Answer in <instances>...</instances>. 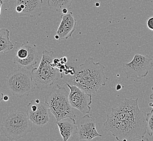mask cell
Returning a JSON list of instances; mask_svg holds the SVG:
<instances>
[{"label":"cell","mask_w":153,"mask_h":141,"mask_svg":"<svg viewBox=\"0 0 153 141\" xmlns=\"http://www.w3.org/2000/svg\"><path fill=\"white\" fill-rule=\"evenodd\" d=\"M138 98H124L116 108H112L103 124L118 141L142 140L146 134V119L138 106Z\"/></svg>","instance_id":"6da1fadb"},{"label":"cell","mask_w":153,"mask_h":141,"mask_svg":"<svg viewBox=\"0 0 153 141\" xmlns=\"http://www.w3.org/2000/svg\"><path fill=\"white\" fill-rule=\"evenodd\" d=\"M74 68V74L67 79V82L76 86L88 94H96L108 82V78L104 73L105 66L100 62H95L92 57Z\"/></svg>","instance_id":"7a4b0ae2"},{"label":"cell","mask_w":153,"mask_h":141,"mask_svg":"<svg viewBox=\"0 0 153 141\" xmlns=\"http://www.w3.org/2000/svg\"><path fill=\"white\" fill-rule=\"evenodd\" d=\"M68 94L66 88L56 84L50 93L45 96V102L56 122L68 118L76 123V116L70 103Z\"/></svg>","instance_id":"3957f363"},{"label":"cell","mask_w":153,"mask_h":141,"mask_svg":"<svg viewBox=\"0 0 153 141\" xmlns=\"http://www.w3.org/2000/svg\"><path fill=\"white\" fill-rule=\"evenodd\" d=\"M1 130L6 137L10 141H16L26 137L33 130L32 123L26 112L14 110L3 118Z\"/></svg>","instance_id":"277c9868"},{"label":"cell","mask_w":153,"mask_h":141,"mask_svg":"<svg viewBox=\"0 0 153 141\" xmlns=\"http://www.w3.org/2000/svg\"><path fill=\"white\" fill-rule=\"evenodd\" d=\"M7 84L12 94L17 97L29 96L35 90L31 71L19 68L12 70L6 78Z\"/></svg>","instance_id":"5b68a950"},{"label":"cell","mask_w":153,"mask_h":141,"mask_svg":"<svg viewBox=\"0 0 153 141\" xmlns=\"http://www.w3.org/2000/svg\"><path fill=\"white\" fill-rule=\"evenodd\" d=\"M52 50H43L40 64L31 70L33 79L37 88L44 90L53 85L56 79V68L53 66Z\"/></svg>","instance_id":"8992f818"},{"label":"cell","mask_w":153,"mask_h":141,"mask_svg":"<svg viewBox=\"0 0 153 141\" xmlns=\"http://www.w3.org/2000/svg\"><path fill=\"white\" fill-rule=\"evenodd\" d=\"M127 78L141 79L147 76L153 68V59L148 56L136 54L133 60L122 65Z\"/></svg>","instance_id":"52a82bcc"},{"label":"cell","mask_w":153,"mask_h":141,"mask_svg":"<svg viewBox=\"0 0 153 141\" xmlns=\"http://www.w3.org/2000/svg\"><path fill=\"white\" fill-rule=\"evenodd\" d=\"M38 60L37 46L27 41L16 49L13 62L19 68L30 70L37 64Z\"/></svg>","instance_id":"ba28073f"},{"label":"cell","mask_w":153,"mask_h":141,"mask_svg":"<svg viewBox=\"0 0 153 141\" xmlns=\"http://www.w3.org/2000/svg\"><path fill=\"white\" fill-rule=\"evenodd\" d=\"M70 89L68 99L73 108L78 110L84 115L89 114L91 111V105L92 103V94L82 91L76 86L66 82Z\"/></svg>","instance_id":"9c48e42d"},{"label":"cell","mask_w":153,"mask_h":141,"mask_svg":"<svg viewBox=\"0 0 153 141\" xmlns=\"http://www.w3.org/2000/svg\"><path fill=\"white\" fill-rule=\"evenodd\" d=\"M50 109L46 103L39 99L31 100L27 107L26 114L32 123L38 126H44L50 121Z\"/></svg>","instance_id":"30bf717a"},{"label":"cell","mask_w":153,"mask_h":141,"mask_svg":"<svg viewBox=\"0 0 153 141\" xmlns=\"http://www.w3.org/2000/svg\"><path fill=\"white\" fill-rule=\"evenodd\" d=\"M96 121L89 114H86L76 121L77 134L80 140L90 141L97 137H102L97 131Z\"/></svg>","instance_id":"8fae6325"},{"label":"cell","mask_w":153,"mask_h":141,"mask_svg":"<svg viewBox=\"0 0 153 141\" xmlns=\"http://www.w3.org/2000/svg\"><path fill=\"white\" fill-rule=\"evenodd\" d=\"M43 0H16L15 12L20 17L38 18L42 14Z\"/></svg>","instance_id":"7c38bea8"},{"label":"cell","mask_w":153,"mask_h":141,"mask_svg":"<svg viewBox=\"0 0 153 141\" xmlns=\"http://www.w3.org/2000/svg\"><path fill=\"white\" fill-rule=\"evenodd\" d=\"M60 18L62 21L56 30V34L59 35V40H66L71 37L76 30V21L74 18L72 12L62 14Z\"/></svg>","instance_id":"4fadbf2b"},{"label":"cell","mask_w":153,"mask_h":141,"mask_svg":"<svg viewBox=\"0 0 153 141\" xmlns=\"http://www.w3.org/2000/svg\"><path fill=\"white\" fill-rule=\"evenodd\" d=\"M62 140L67 141L77 133L76 123L62 121L56 122Z\"/></svg>","instance_id":"5bb4252c"},{"label":"cell","mask_w":153,"mask_h":141,"mask_svg":"<svg viewBox=\"0 0 153 141\" xmlns=\"http://www.w3.org/2000/svg\"><path fill=\"white\" fill-rule=\"evenodd\" d=\"M13 48L14 44L10 39L9 30L0 28V53L11 50Z\"/></svg>","instance_id":"9a60e30c"},{"label":"cell","mask_w":153,"mask_h":141,"mask_svg":"<svg viewBox=\"0 0 153 141\" xmlns=\"http://www.w3.org/2000/svg\"><path fill=\"white\" fill-rule=\"evenodd\" d=\"M74 1V0H48L47 5L58 12L64 8L69 9Z\"/></svg>","instance_id":"2e32d148"},{"label":"cell","mask_w":153,"mask_h":141,"mask_svg":"<svg viewBox=\"0 0 153 141\" xmlns=\"http://www.w3.org/2000/svg\"><path fill=\"white\" fill-rule=\"evenodd\" d=\"M146 119V134L152 137L153 136V109L148 112Z\"/></svg>","instance_id":"e0dca14e"},{"label":"cell","mask_w":153,"mask_h":141,"mask_svg":"<svg viewBox=\"0 0 153 141\" xmlns=\"http://www.w3.org/2000/svg\"><path fill=\"white\" fill-rule=\"evenodd\" d=\"M147 26L149 30L153 31V16L148 19L147 21Z\"/></svg>","instance_id":"ac0fdd59"},{"label":"cell","mask_w":153,"mask_h":141,"mask_svg":"<svg viewBox=\"0 0 153 141\" xmlns=\"http://www.w3.org/2000/svg\"><path fill=\"white\" fill-rule=\"evenodd\" d=\"M68 8H64V9H62V14H66L68 13Z\"/></svg>","instance_id":"d6986e66"},{"label":"cell","mask_w":153,"mask_h":141,"mask_svg":"<svg viewBox=\"0 0 153 141\" xmlns=\"http://www.w3.org/2000/svg\"><path fill=\"white\" fill-rule=\"evenodd\" d=\"M122 88V86L121 84H118L116 86V89L117 91L121 90Z\"/></svg>","instance_id":"ffe728a7"},{"label":"cell","mask_w":153,"mask_h":141,"mask_svg":"<svg viewBox=\"0 0 153 141\" xmlns=\"http://www.w3.org/2000/svg\"><path fill=\"white\" fill-rule=\"evenodd\" d=\"M3 0H0V16H1V9H2V6L3 4Z\"/></svg>","instance_id":"44dd1931"},{"label":"cell","mask_w":153,"mask_h":141,"mask_svg":"<svg viewBox=\"0 0 153 141\" xmlns=\"http://www.w3.org/2000/svg\"><path fill=\"white\" fill-rule=\"evenodd\" d=\"M9 99V97H8L7 95H6V96H3V100H4V101L7 102V101H8Z\"/></svg>","instance_id":"7402d4cb"},{"label":"cell","mask_w":153,"mask_h":141,"mask_svg":"<svg viewBox=\"0 0 153 141\" xmlns=\"http://www.w3.org/2000/svg\"><path fill=\"white\" fill-rule=\"evenodd\" d=\"M3 96H4V94L0 91V103L1 102L2 100H3Z\"/></svg>","instance_id":"603a6c76"},{"label":"cell","mask_w":153,"mask_h":141,"mask_svg":"<svg viewBox=\"0 0 153 141\" xmlns=\"http://www.w3.org/2000/svg\"><path fill=\"white\" fill-rule=\"evenodd\" d=\"M62 62H64L65 64H66L68 62V59H67V58L66 56L62 57Z\"/></svg>","instance_id":"cb8c5ba5"},{"label":"cell","mask_w":153,"mask_h":141,"mask_svg":"<svg viewBox=\"0 0 153 141\" xmlns=\"http://www.w3.org/2000/svg\"><path fill=\"white\" fill-rule=\"evenodd\" d=\"M152 93L150 94L149 98H150V99L151 100H153V87L152 88Z\"/></svg>","instance_id":"d4e9b609"},{"label":"cell","mask_w":153,"mask_h":141,"mask_svg":"<svg viewBox=\"0 0 153 141\" xmlns=\"http://www.w3.org/2000/svg\"><path fill=\"white\" fill-rule=\"evenodd\" d=\"M149 106L151 107V108H152L153 109V102H150V103H149Z\"/></svg>","instance_id":"484cf974"},{"label":"cell","mask_w":153,"mask_h":141,"mask_svg":"<svg viewBox=\"0 0 153 141\" xmlns=\"http://www.w3.org/2000/svg\"><path fill=\"white\" fill-rule=\"evenodd\" d=\"M54 38H55V39H56V40H59V35L56 34V35L54 36Z\"/></svg>","instance_id":"4316f807"}]
</instances>
